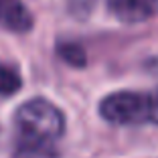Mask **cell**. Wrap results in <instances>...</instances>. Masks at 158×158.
Here are the masks:
<instances>
[{
	"mask_svg": "<svg viewBox=\"0 0 158 158\" xmlns=\"http://www.w3.org/2000/svg\"><path fill=\"white\" fill-rule=\"evenodd\" d=\"M35 24L23 0H0V27L10 33H28Z\"/></svg>",
	"mask_w": 158,
	"mask_h": 158,
	"instance_id": "4",
	"label": "cell"
},
{
	"mask_svg": "<svg viewBox=\"0 0 158 158\" xmlns=\"http://www.w3.org/2000/svg\"><path fill=\"white\" fill-rule=\"evenodd\" d=\"M107 8L118 20L136 24L158 12V0H107Z\"/></svg>",
	"mask_w": 158,
	"mask_h": 158,
	"instance_id": "3",
	"label": "cell"
},
{
	"mask_svg": "<svg viewBox=\"0 0 158 158\" xmlns=\"http://www.w3.org/2000/svg\"><path fill=\"white\" fill-rule=\"evenodd\" d=\"M148 99H150V124L158 126V87L148 91Z\"/></svg>",
	"mask_w": 158,
	"mask_h": 158,
	"instance_id": "8",
	"label": "cell"
},
{
	"mask_svg": "<svg viewBox=\"0 0 158 158\" xmlns=\"http://www.w3.org/2000/svg\"><path fill=\"white\" fill-rule=\"evenodd\" d=\"M57 53L65 63H69L73 67H83L87 63V55L81 49V45H77V43H59Z\"/></svg>",
	"mask_w": 158,
	"mask_h": 158,
	"instance_id": "7",
	"label": "cell"
},
{
	"mask_svg": "<svg viewBox=\"0 0 158 158\" xmlns=\"http://www.w3.org/2000/svg\"><path fill=\"white\" fill-rule=\"evenodd\" d=\"M14 128L20 138L57 142L65 134V116L53 102L33 98L14 112Z\"/></svg>",
	"mask_w": 158,
	"mask_h": 158,
	"instance_id": "1",
	"label": "cell"
},
{
	"mask_svg": "<svg viewBox=\"0 0 158 158\" xmlns=\"http://www.w3.org/2000/svg\"><path fill=\"white\" fill-rule=\"evenodd\" d=\"M99 116L110 124H150V99L142 91H114L99 102Z\"/></svg>",
	"mask_w": 158,
	"mask_h": 158,
	"instance_id": "2",
	"label": "cell"
},
{
	"mask_svg": "<svg viewBox=\"0 0 158 158\" xmlns=\"http://www.w3.org/2000/svg\"><path fill=\"white\" fill-rule=\"evenodd\" d=\"M57 156H59V150L55 148V142L16 136L12 158H57Z\"/></svg>",
	"mask_w": 158,
	"mask_h": 158,
	"instance_id": "5",
	"label": "cell"
},
{
	"mask_svg": "<svg viewBox=\"0 0 158 158\" xmlns=\"http://www.w3.org/2000/svg\"><path fill=\"white\" fill-rule=\"evenodd\" d=\"M23 87V77L12 65L0 63V95L10 98Z\"/></svg>",
	"mask_w": 158,
	"mask_h": 158,
	"instance_id": "6",
	"label": "cell"
}]
</instances>
